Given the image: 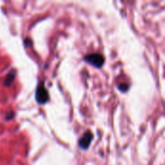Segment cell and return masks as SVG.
I'll return each instance as SVG.
<instances>
[{"label": "cell", "instance_id": "cell-4", "mask_svg": "<svg viewBox=\"0 0 165 165\" xmlns=\"http://www.w3.org/2000/svg\"><path fill=\"white\" fill-rule=\"evenodd\" d=\"M15 70L12 69L11 71L7 74V75L5 77L4 81H3V85L6 87H10L15 80Z\"/></svg>", "mask_w": 165, "mask_h": 165}, {"label": "cell", "instance_id": "cell-1", "mask_svg": "<svg viewBox=\"0 0 165 165\" xmlns=\"http://www.w3.org/2000/svg\"><path fill=\"white\" fill-rule=\"evenodd\" d=\"M36 100L39 104H44L49 100V94L47 92L44 83L43 81H40L39 85L36 89Z\"/></svg>", "mask_w": 165, "mask_h": 165}, {"label": "cell", "instance_id": "cell-2", "mask_svg": "<svg viewBox=\"0 0 165 165\" xmlns=\"http://www.w3.org/2000/svg\"><path fill=\"white\" fill-rule=\"evenodd\" d=\"M85 60L90 64L94 65L95 67H100L103 64L104 58L103 55L99 54V53H93V54L87 55L85 57Z\"/></svg>", "mask_w": 165, "mask_h": 165}, {"label": "cell", "instance_id": "cell-6", "mask_svg": "<svg viewBox=\"0 0 165 165\" xmlns=\"http://www.w3.org/2000/svg\"><path fill=\"white\" fill-rule=\"evenodd\" d=\"M24 44L26 47H31L32 46V40L29 39V38H26V39L24 40Z\"/></svg>", "mask_w": 165, "mask_h": 165}, {"label": "cell", "instance_id": "cell-5", "mask_svg": "<svg viewBox=\"0 0 165 165\" xmlns=\"http://www.w3.org/2000/svg\"><path fill=\"white\" fill-rule=\"evenodd\" d=\"M15 115V113L14 112V111H10L9 113L6 114V120H7V121H10V120H12L13 118H14Z\"/></svg>", "mask_w": 165, "mask_h": 165}, {"label": "cell", "instance_id": "cell-3", "mask_svg": "<svg viewBox=\"0 0 165 165\" xmlns=\"http://www.w3.org/2000/svg\"><path fill=\"white\" fill-rule=\"evenodd\" d=\"M92 138H93V135H92L91 132H86L85 134L82 136L80 141H79V146H80L81 149H87L90 145L91 141H92Z\"/></svg>", "mask_w": 165, "mask_h": 165}]
</instances>
